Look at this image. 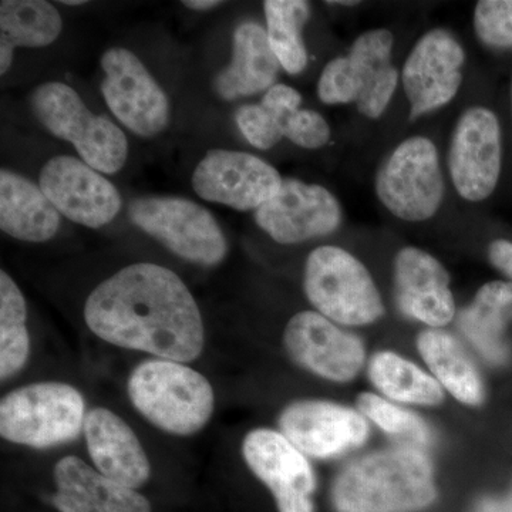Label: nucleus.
I'll use <instances>...</instances> for the list:
<instances>
[{"label": "nucleus", "instance_id": "9d476101", "mask_svg": "<svg viewBox=\"0 0 512 512\" xmlns=\"http://www.w3.org/2000/svg\"><path fill=\"white\" fill-rule=\"evenodd\" d=\"M284 178L271 164L242 151L212 150L192 174L202 200L238 211H256L278 194Z\"/></svg>", "mask_w": 512, "mask_h": 512}, {"label": "nucleus", "instance_id": "4be33fe9", "mask_svg": "<svg viewBox=\"0 0 512 512\" xmlns=\"http://www.w3.org/2000/svg\"><path fill=\"white\" fill-rule=\"evenodd\" d=\"M393 35L386 29L357 37L348 55L356 89V106L363 116L379 119L392 100L399 74L392 64Z\"/></svg>", "mask_w": 512, "mask_h": 512}, {"label": "nucleus", "instance_id": "58836bf2", "mask_svg": "<svg viewBox=\"0 0 512 512\" xmlns=\"http://www.w3.org/2000/svg\"><path fill=\"white\" fill-rule=\"evenodd\" d=\"M330 5H346V6H352L357 5V2H329Z\"/></svg>", "mask_w": 512, "mask_h": 512}, {"label": "nucleus", "instance_id": "a211bd4d", "mask_svg": "<svg viewBox=\"0 0 512 512\" xmlns=\"http://www.w3.org/2000/svg\"><path fill=\"white\" fill-rule=\"evenodd\" d=\"M394 281L404 315L431 328L447 325L454 318L450 276L434 256L417 248L402 249L394 262Z\"/></svg>", "mask_w": 512, "mask_h": 512}, {"label": "nucleus", "instance_id": "0eeeda50", "mask_svg": "<svg viewBox=\"0 0 512 512\" xmlns=\"http://www.w3.org/2000/svg\"><path fill=\"white\" fill-rule=\"evenodd\" d=\"M128 217L141 231L185 261L202 266L221 264L227 256L224 232L211 212L178 197L137 198Z\"/></svg>", "mask_w": 512, "mask_h": 512}, {"label": "nucleus", "instance_id": "2eb2a0df", "mask_svg": "<svg viewBox=\"0 0 512 512\" xmlns=\"http://www.w3.org/2000/svg\"><path fill=\"white\" fill-rule=\"evenodd\" d=\"M255 221L279 244H299L336 231L342 208L322 185L284 178L278 194L255 211Z\"/></svg>", "mask_w": 512, "mask_h": 512}, {"label": "nucleus", "instance_id": "7c9ffc66", "mask_svg": "<svg viewBox=\"0 0 512 512\" xmlns=\"http://www.w3.org/2000/svg\"><path fill=\"white\" fill-rule=\"evenodd\" d=\"M474 28L484 45L512 49V0H481L474 12Z\"/></svg>", "mask_w": 512, "mask_h": 512}, {"label": "nucleus", "instance_id": "20e7f679", "mask_svg": "<svg viewBox=\"0 0 512 512\" xmlns=\"http://www.w3.org/2000/svg\"><path fill=\"white\" fill-rule=\"evenodd\" d=\"M86 416L82 393L70 384H28L0 402V436L37 450L62 446L80 436Z\"/></svg>", "mask_w": 512, "mask_h": 512}, {"label": "nucleus", "instance_id": "2f4dec72", "mask_svg": "<svg viewBox=\"0 0 512 512\" xmlns=\"http://www.w3.org/2000/svg\"><path fill=\"white\" fill-rule=\"evenodd\" d=\"M235 121L242 136L259 150H269L284 137L278 120L262 103L239 107Z\"/></svg>", "mask_w": 512, "mask_h": 512}, {"label": "nucleus", "instance_id": "5701e85b", "mask_svg": "<svg viewBox=\"0 0 512 512\" xmlns=\"http://www.w3.org/2000/svg\"><path fill=\"white\" fill-rule=\"evenodd\" d=\"M60 227V212L23 175L3 168L0 171V228L9 237L23 242H46Z\"/></svg>", "mask_w": 512, "mask_h": 512}, {"label": "nucleus", "instance_id": "6ab92c4d", "mask_svg": "<svg viewBox=\"0 0 512 512\" xmlns=\"http://www.w3.org/2000/svg\"><path fill=\"white\" fill-rule=\"evenodd\" d=\"M83 431L89 456L103 476L134 490L150 480L146 450L119 414L96 407L87 413Z\"/></svg>", "mask_w": 512, "mask_h": 512}, {"label": "nucleus", "instance_id": "c756f323", "mask_svg": "<svg viewBox=\"0 0 512 512\" xmlns=\"http://www.w3.org/2000/svg\"><path fill=\"white\" fill-rule=\"evenodd\" d=\"M357 407L362 416L373 421L384 433L407 441L412 447L427 446L431 441V431L426 421L383 397L372 393L360 394Z\"/></svg>", "mask_w": 512, "mask_h": 512}, {"label": "nucleus", "instance_id": "f704fd0d", "mask_svg": "<svg viewBox=\"0 0 512 512\" xmlns=\"http://www.w3.org/2000/svg\"><path fill=\"white\" fill-rule=\"evenodd\" d=\"M488 255H490L491 264L512 279V242L504 239L494 241L488 249Z\"/></svg>", "mask_w": 512, "mask_h": 512}, {"label": "nucleus", "instance_id": "4468645a", "mask_svg": "<svg viewBox=\"0 0 512 512\" xmlns=\"http://www.w3.org/2000/svg\"><path fill=\"white\" fill-rule=\"evenodd\" d=\"M284 343L293 362L332 382L355 379L365 363L362 340L319 312L296 313L286 325Z\"/></svg>", "mask_w": 512, "mask_h": 512}, {"label": "nucleus", "instance_id": "4c0bfd02", "mask_svg": "<svg viewBox=\"0 0 512 512\" xmlns=\"http://www.w3.org/2000/svg\"><path fill=\"white\" fill-rule=\"evenodd\" d=\"M63 5L66 6H79L84 5V0H62Z\"/></svg>", "mask_w": 512, "mask_h": 512}, {"label": "nucleus", "instance_id": "c85d7f7f", "mask_svg": "<svg viewBox=\"0 0 512 512\" xmlns=\"http://www.w3.org/2000/svg\"><path fill=\"white\" fill-rule=\"evenodd\" d=\"M25 296L6 271L0 272V379L6 382L28 363L30 336Z\"/></svg>", "mask_w": 512, "mask_h": 512}, {"label": "nucleus", "instance_id": "473e14b6", "mask_svg": "<svg viewBox=\"0 0 512 512\" xmlns=\"http://www.w3.org/2000/svg\"><path fill=\"white\" fill-rule=\"evenodd\" d=\"M282 134L296 146L316 150L328 143L330 128L316 111L296 110L286 119Z\"/></svg>", "mask_w": 512, "mask_h": 512}, {"label": "nucleus", "instance_id": "7ed1b4c3", "mask_svg": "<svg viewBox=\"0 0 512 512\" xmlns=\"http://www.w3.org/2000/svg\"><path fill=\"white\" fill-rule=\"evenodd\" d=\"M128 397L144 419L173 436H192L210 423L215 394L202 373L174 360L140 363L127 383Z\"/></svg>", "mask_w": 512, "mask_h": 512}, {"label": "nucleus", "instance_id": "412c9836", "mask_svg": "<svg viewBox=\"0 0 512 512\" xmlns=\"http://www.w3.org/2000/svg\"><path fill=\"white\" fill-rule=\"evenodd\" d=\"M279 66L266 30L255 22L241 23L234 33L231 64L215 77V92L224 100L268 92L275 86Z\"/></svg>", "mask_w": 512, "mask_h": 512}, {"label": "nucleus", "instance_id": "393cba45", "mask_svg": "<svg viewBox=\"0 0 512 512\" xmlns=\"http://www.w3.org/2000/svg\"><path fill=\"white\" fill-rule=\"evenodd\" d=\"M62 29V16L45 0H3L0 3V73L9 72L16 47L52 45Z\"/></svg>", "mask_w": 512, "mask_h": 512}, {"label": "nucleus", "instance_id": "f257e3e1", "mask_svg": "<svg viewBox=\"0 0 512 512\" xmlns=\"http://www.w3.org/2000/svg\"><path fill=\"white\" fill-rule=\"evenodd\" d=\"M84 322L97 338L157 359L188 363L202 355L205 329L188 286L171 269L128 265L84 303Z\"/></svg>", "mask_w": 512, "mask_h": 512}, {"label": "nucleus", "instance_id": "bb28decb", "mask_svg": "<svg viewBox=\"0 0 512 512\" xmlns=\"http://www.w3.org/2000/svg\"><path fill=\"white\" fill-rule=\"evenodd\" d=\"M376 389L400 403L436 406L443 402L441 384L419 366L393 352H380L369 363Z\"/></svg>", "mask_w": 512, "mask_h": 512}, {"label": "nucleus", "instance_id": "f3484780", "mask_svg": "<svg viewBox=\"0 0 512 512\" xmlns=\"http://www.w3.org/2000/svg\"><path fill=\"white\" fill-rule=\"evenodd\" d=\"M279 429L305 456L332 458L363 446L369 426L362 414L323 400L289 404L279 417Z\"/></svg>", "mask_w": 512, "mask_h": 512}, {"label": "nucleus", "instance_id": "e433bc0d", "mask_svg": "<svg viewBox=\"0 0 512 512\" xmlns=\"http://www.w3.org/2000/svg\"><path fill=\"white\" fill-rule=\"evenodd\" d=\"M183 3L192 10H211L222 5L220 0H185Z\"/></svg>", "mask_w": 512, "mask_h": 512}, {"label": "nucleus", "instance_id": "f8f14e48", "mask_svg": "<svg viewBox=\"0 0 512 512\" xmlns=\"http://www.w3.org/2000/svg\"><path fill=\"white\" fill-rule=\"evenodd\" d=\"M39 187L60 214L83 227H104L121 210L117 188L79 158L57 156L47 161Z\"/></svg>", "mask_w": 512, "mask_h": 512}, {"label": "nucleus", "instance_id": "a878e982", "mask_svg": "<svg viewBox=\"0 0 512 512\" xmlns=\"http://www.w3.org/2000/svg\"><path fill=\"white\" fill-rule=\"evenodd\" d=\"M417 348L437 380L458 402L478 406L484 400L483 380L466 350L443 330L421 333Z\"/></svg>", "mask_w": 512, "mask_h": 512}, {"label": "nucleus", "instance_id": "ea45409f", "mask_svg": "<svg viewBox=\"0 0 512 512\" xmlns=\"http://www.w3.org/2000/svg\"><path fill=\"white\" fill-rule=\"evenodd\" d=\"M511 106H512V86H511Z\"/></svg>", "mask_w": 512, "mask_h": 512}, {"label": "nucleus", "instance_id": "1a4fd4ad", "mask_svg": "<svg viewBox=\"0 0 512 512\" xmlns=\"http://www.w3.org/2000/svg\"><path fill=\"white\" fill-rule=\"evenodd\" d=\"M101 93L117 120L140 137H154L168 126L170 103L141 60L113 47L101 57Z\"/></svg>", "mask_w": 512, "mask_h": 512}, {"label": "nucleus", "instance_id": "72a5a7b5", "mask_svg": "<svg viewBox=\"0 0 512 512\" xmlns=\"http://www.w3.org/2000/svg\"><path fill=\"white\" fill-rule=\"evenodd\" d=\"M318 94L325 104L356 103L355 82L348 57H338L326 64L320 74Z\"/></svg>", "mask_w": 512, "mask_h": 512}, {"label": "nucleus", "instance_id": "f03ea898", "mask_svg": "<svg viewBox=\"0 0 512 512\" xmlns=\"http://www.w3.org/2000/svg\"><path fill=\"white\" fill-rule=\"evenodd\" d=\"M436 497L433 466L414 447L360 458L340 473L332 488L338 512H414Z\"/></svg>", "mask_w": 512, "mask_h": 512}, {"label": "nucleus", "instance_id": "39448f33", "mask_svg": "<svg viewBox=\"0 0 512 512\" xmlns=\"http://www.w3.org/2000/svg\"><path fill=\"white\" fill-rule=\"evenodd\" d=\"M36 119L53 136L69 141L84 163L103 174L119 173L126 164V134L113 121L87 109L79 93L67 84H40L30 96Z\"/></svg>", "mask_w": 512, "mask_h": 512}, {"label": "nucleus", "instance_id": "c9c22d12", "mask_svg": "<svg viewBox=\"0 0 512 512\" xmlns=\"http://www.w3.org/2000/svg\"><path fill=\"white\" fill-rule=\"evenodd\" d=\"M481 512H512V495L504 501H485L480 508Z\"/></svg>", "mask_w": 512, "mask_h": 512}, {"label": "nucleus", "instance_id": "423d86ee", "mask_svg": "<svg viewBox=\"0 0 512 512\" xmlns=\"http://www.w3.org/2000/svg\"><path fill=\"white\" fill-rule=\"evenodd\" d=\"M303 286L316 311L339 325H369L384 313L366 266L345 249L320 247L312 251Z\"/></svg>", "mask_w": 512, "mask_h": 512}, {"label": "nucleus", "instance_id": "aec40b11", "mask_svg": "<svg viewBox=\"0 0 512 512\" xmlns=\"http://www.w3.org/2000/svg\"><path fill=\"white\" fill-rule=\"evenodd\" d=\"M60 512H153L150 501L134 488L116 483L76 456H66L53 470Z\"/></svg>", "mask_w": 512, "mask_h": 512}, {"label": "nucleus", "instance_id": "ddd939ff", "mask_svg": "<svg viewBox=\"0 0 512 512\" xmlns=\"http://www.w3.org/2000/svg\"><path fill=\"white\" fill-rule=\"evenodd\" d=\"M448 168L464 200L483 201L493 194L501 173V130L493 111H464L451 138Z\"/></svg>", "mask_w": 512, "mask_h": 512}, {"label": "nucleus", "instance_id": "dca6fc26", "mask_svg": "<svg viewBox=\"0 0 512 512\" xmlns=\"http://www.w3.org/2000/svg\"><path fill=\"white\" fill-rule=\"evenodd\" d=\"M463 46L446 29L426 33L403 67V86L410 101V119L446 106L456 97L463 80Z\"/></svg>", "mask_w": 512, "mask_h": 512}, {"label": "nucleus", "instance_id": "cd10ccee", "mask_svg": "<svg viewBox=\"0 0 512 512\" xmlns=\"http://www.w3.org/2000/svg\"><path fill=\"white\" fill-rule=\"evenodd\" d=\"M266 35L279 63L289 74H299L308 66L302 29L311 15L303 0H266Z\"/></svg>", "mask_w": 512, "mask_h": 512}, {"label": "nucleus", "instance_id": "9b49d317", "mask_svg": "<svg viewBox=\"0 0 512 512\" xmlns=\"http://www.w3.org/2000/svg\"><path fill=\"white\" fill-rule=\"evenodd\" d=\"M249 470L274 495L279 512H315L316 477L311 463L281 431L255 429L242 441Z\"/></svg>", "mask_w": 512, "mask_h": 512}, {"label": "nucleus", "instance_id": "6e6552de", "mask_svg": "<svg viewBox=\"0 0 512 512\" xmlns=\"http://www.w3.org/2000/svg\"><path fill=\"white\" fill-rule=\"evenodd\" d=\"M376 192L384 207L400 220L420 222L433 217L444 195L433 141L424 137L403 141L380 167Z\"/></svg>", "mask_w": 512, "mask_h": 512}, {"label": "nucleus", "instance_id": "b1692460", "mask_svg": "<svg viewBox=\"0 0 512 512\" xmlns=\"http://www.w3.org/2000/svg\"><path fill=\"white\" fill-rule=\"evenodd\" d=\"M512 322V284L494 281L478 291L476 299L458 316V325L478 352L491 363L507 359L504 332Z\"/></svg>", "mask_w": 512, "mask_h": 512}]
</instances>
